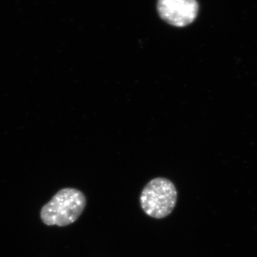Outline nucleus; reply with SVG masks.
<instances>
[{
  "label": "nucleus",
  "instance_id": "nucleus-1",
  "mask_svg": "<svg viewBox=\"0 0 257 257\" xmlns=\"http://www.w3.org/2000/svg\"><path fill=\"white\" fill-rule=\"evenodd\" d=\"M86 204L87 199L80 190L62 189L42 208L40 217L47 226H68L79 219Z\"/></svg>",
  "mask_w": 257,
  "mask_h": 257
},
{
  "label": "nucleus",
  "instance_id": "nucleus-2",
  "mask_svg": "<svg viewBox=\"0 0 257 257\" xmlns=\"http://www.w3.org/2000/svg\"><path fill=\"white\" fill-rule=\"evenodd\" d=\"M144 212L154 219H164L172 214L177 202V190L170 179L157 177L146 184L140 197Z\"/></svg>",
  "mask_w": 257,
  "mask_h": 257
},
{
  "label": "nucleus",
  "instance_id": "nucleus-3",
  "mask_svg": "<svg viewBox=\"0 0 257 257\" xmlns=\"http://www.w3.org/2000/svg\"><path fill=\"white\" fill-rule=\"evenodd\" d=\"M157 10L166 23L183 28L197 18L199 5L196 0H159Z\"/></svg>",
  "mask_w": 257,
  "mask_h": 257
}]
</instances>
